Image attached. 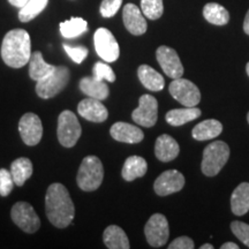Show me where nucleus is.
I'll use <instances>...</instances> for the list:
<instances>
[{
    "instance_id": "58836bf2",
    "label": "nucleus",
    "mask_w": 249,
    "mask_h": 249,
    "mask_svg": "<svg viewBox=\"0 0 249 249\" xmlns=\"http://www.w3.org/2000/svg\"><path fill=\"white\" fill-rule=\"evenodd\" d=\"M220 249H239V246L234 242H225V244L220 246Z\"/></svg>"
},
{
    "instance_id": "79ce46f5",
    "label": "nucleus",
    "mask_w": 249,
    "mask_h": 249,
    "mask_svg": "<svg viewBox=\"0 0 249 249\" xmlns=\"http://www.w3.org/2000/svg\"><path fill=\"white\" fill-rule=\"evenodd\" d=\"M246 71H247V74H248V76H249V62L247 64V66H246Z\"/></svg>"
},
{
    "instance_id": "5701e85b",
    "label": "nucleus",
    "mask_w": 249,
    "mask_h": 249,
    "mask_svg": "<svg viewBox=\"0 0 249 249\" xmlns=\"http://www.w3.org/2000/svg\"><path fill=\"white\" fill-rule=\"evenodd\" d=\"M139 79L148 90L151 91H160L164 88V77L154 68L148 65H141L138 70Z\"/></svg>"
},
{
    "instance_id": "1a4fd4ad",
    "label": "nucleus",
    "mask_w": 249,
    "mask_h": 249,
    "mask_svg": "<svg viewBox=\"0 0 249 249\" xmlns=\"http://www.w3.org/2000/svg\"><path fill=\"white\" fill-rule=\"evenodd\" d=\"M145 238L151 247L160 248L166 244L170 235L169 222L161 213H155L150 217L144 227Z\"/></svg>"
},
{
    "instance_id": "72a5a7b5",
    "label": "nucleus",
    "mask_w": 249,
    "mask_h": 249,
    "mask_svg": "<svg viewBox=\"0 0 249 249\" xmlns=\"http://www.w3.org/2000/svg\"><path fill=\"white\" fill-rule=\"evenodd\" d=\"M231 230H232V232L234 233V235L242 242V244H245L247 247H249V225L248 224L239 222V220H235V222L231 223Z\"/></svg>"
},
{
    "instance_id": "37998d69",
    "label": "nucleus",
    "mask_w": 249,
    "mask_h": 249,
    "mask_svg": "<svg viewBox=\"0 0 249 249\" xmlns=\"http://www.w3.org/2000/svg\"><path fill=\"white\" fill-rule=\"evenodd\" d=\"M247 120H248V123H249V112H248V114H247Z\"/></svg>"
},
{
    "instance_id": "412c9836",
    "label": "nucleus",
    "mask_w": 249,
    "mask_h": 249,
    "mask_svg": "<svg viewBox=\"0 0 249 249\" xmlns=\"http://www.w3.org/2000/svg\"><path fill=\"white\" fill-rule=\"evenodd\" d=\"M80 89L88 97H92L99 101H104L108 97V87L101 80L95 77H85L80 81Z\"/></svg>"
},
{
    "instance_id": "c85d7f7f",
    "label": "nucleus",
    "mask_w": 249,
    "mask_h": 249,
    "mask_svg": "<svg viewBox=\"0 0 249 249\" xmlns=\"http://www.w3.org/2000/svg\"><path fill=\"white\" fill-rule=\"evenodd\" d=\"M88 30V23L82 18H71L60 23V33L65 38H75Z\"/></svg>"
},
{
    "instance_id": "e433bc0d",
    "label": "nucleus",
    "mask_w": 249,
    "mask_h": 249,
    "mask_svg": "<svg viewBox=\"0 0 249 249\" xmlns=\"http://www.w3.org/2000/svg\"><path fill=\"white\" fill-rule=\"evenodd\" d=\"M194 247V241L188 236H180L169 245V249H193Z\"/></svg>"
},
{
    "instance_id": "f704fd0d",
    "label": "nucleus",
    "mask_w": 249,
    "mask_h": 249,
    "mask_svg": "<svg viewBox=\"0 0 249 249\" xmlns=\"http://www.w3.org/2000/svg\"><path fill=\"white\" fill-rule=\"evenodd\" d=\"M64 49L66 51V53L70 55L71 60L76 62V64H82V61L85 60L89 53L88 49L86 46H71L65 44Z\"/></svg>"
},
{
    "instance_id": "dca6fc26",
    "label": "nucleus",
    "mask_w": 249,
    "mask_h": 249,
    "mask_svg": "<svg viewBox=\"0 0 249 249\" xmlns=\"http://www.w3.org/2000/svg\"><path fill=\"white\" fill-rule=\"evenodd\" d=\"M123 20L126 29L132 35L140 36L147 31V21L143 17L142 11L134 4H127L123 11Z\"/></svg>"
},
{
    "instance_id": "2eb2a0df",
    "label": "nucleus",
    "mask_w": 249,
    "mask_h": 249,
    "mask_svg": "<svg viewBox=\"0 0 249 249\" xmlns=\"http://www.w3.org/2000/svg\"><path fill=\"white\" fill-rule=\"evenodd\" d=\"M77 112L81 117L91 123H104L108 117L107 108L103 105L102 101L92 97L82 99L79 103Z\"/></svg>"
},
{
    "instance_id": "393cba45",
    "label": "nucleus",
    "mask_w": 249,
    "mask_h": 249,
    "mask_svg": "<svg viewBox=\"0 0 249 249\" xmlns=\"http://www.w3.org/2000/svg\"><path fill=\"white\" fill-rule=\"evenodd\" d=\"M201 116L200 108L193 107H185V108H174L166 113L165 119L166 123L171 126H181L189 121L197 119Z\"/></svg>"
},
{
    "instance_id": "ddd939ff",
    "label": "nucleus",
    "mask_w": 249,
    "mask_h": 249,
    "mask_svg": "<svg viewBox=\"0 0 249 249\" xmlns=\"http://www.w3.org/2000/svg\"><path fill=\"white\" fill-rule=\"evenodd\" d=\"M156 58L161 70L171 79H179L183 74V66L176 50L169 46H160L156 51Z\"/></svg>"
},
{
    "instance_id": "6ab92c4d",
    "label": "nucleus",
    "mask_w": 249,
    "mask_h": 249,
    "mask_svg": "<svg viewBox=\"0 0 249 249\" xmlns=\"http://www.w3.org/2000/svg\"><path fill=\"white\" fill-rule=\"evenodd\" d=\"M147 171L148 164L144 158L140 157V156H130L124 161L121 176L126 181H133V180L144 176Z\"/></svg>"
},
{
    "instance_id": "7c9ffc66",
    "label": "nucleus",
    "mask_w": 249,
    "mask_h": 249,
    "mask_svg": "<svg viewBox=\"0 0 249 249\" xmlns=\"http://www.w3.org/2000/svg\"><path fill=\"white\" fill-rule=\"evenodd\" d=\"M141 11L149 20H158L164 12L163 0H141Z\"/></svg>"
},
{
    "instance_id": "20e7f679",
    "label": "nucleus",
    "mask_w": 249,
    "mask_h": 249,
    "mask_svg": "<svg viewBox=\"0 0 249 249\" xmlns=\"http://www.w3.org/2000/svg\"><path fill=\"white\" fill-rule=\"evenodd\" d=\"M230 157V148L225 142L214 141L203 151L201 169L207 177H214L222 171Z\"/></svg>"
},
{
    "instance_id": "c9c22d12",
    "label": "nucleus",
    "mask_w": 249,
    "mask_h": 249,
    "mask_svg": "<svg viewBox=\"0 0 249 249\" xmlns=\"http://www.w3.org/2000/svg\"><path fill=\"white\" fill-rule=\"evenodd\" d=\"M123 4V0H103L101 4V14L103 18H112L117 14Z\"/></svg>"
},
{
    "instance_id": "a878e982",
    "label": "nucleus",
    "mask_w": 249,
    "mask_h": 249,
    "mask_svg": "<svg viewBox=\"0 0 249 249\" xmlns=\"http://www.w3.org/2000/svg\"><path fill=\"white\" fill-rule=\"evenodd\" d=\"M55 66L48 64L43 58V54L39 51L34 52L29 60V76L31 80L39 81L48 76Z\"/></svg>"
},
{
    "instance_id": "7ed1b4c3",
    "label": "nucleus",
    "mask_w": 249,
    "mask_h": 249,
    "mask_svg": "<svg viewBox=\"0 0 249 249\" xmlns=\"http://www.w3.org/2000/svg\"><path fill=\"white\" fill-rule=\"evenodd\" d=\"M104 178V169L101 160L96 156H87L77 172V186L85 192H93L99 188Z\"/></svg>"
},
{
    "instance_id": "473e14b6",
    "label": "nucleus",
    "mask_w": 249,
    "mask_h": 249,
    "mask_svg": "<svg viewBox=\"0 0 249 249\" xmlns=\"http://www.w3.org/2000/svg\"><path fill=\"white\" fill-rule=\"evenodd\" d=\"M14 185L15 183L13 177L11 174V171H7L5 169L0 170V195L2 197L8 196L12 193V191H13Z\"/></svg>"
},
{
    "instance_id": "a211bd4d",
    "label": "nucleus",
    "mask_w": 249,
    "mask_h": 249,
    "mask_svg": "<svg viewBox=\"0 0 249 249\" xmlns=\"http://www.w3.org/2000/svg\"><path fill=\"white\" fill-rule=\"evenodd\" d=\"M180 151L178 142L172 136L163 134L155 144V155L160 161H171L178 157Z\"/></svg>"
},
{
    "instance_id": "b1692460",
    "label": "nucleus",
    "mask_w": 249,
    "mask_h": 249,
    "mask_svg": "<svg viewBox=\"0 0 249 249\" xmlns=\"http://www.w3.org/2000/svg\"><path fill=\"white\" fill-rule=\"evenodd\" d=\"M231 208L233 213L242 216L249 211V183L242 182L233 192L231 196Z\"/></svg>"
},
{
    "instance_id": "4be33fe9",
    "label": "nucleus",
    "mask_w": 249,
    "mask_h": 249,
    "mask_svg": "<svg viewBox=\"0 0 249 249\" xmlns=\"http://www.w3.org/2000/svg\"><path fill=\"white\" fill-rule=\"evenodd\" d=\"M103 240L105 246L110 249H128L130 247L126 233L117 225L107 227V230L103 233Z\"/></svg>"
},
{
    "instance_id": "9d476101",
    "label": "nucleus",
    "mask_w": 249,
    "mask_h": 249,
    "mask_svg": "<svg viewBox=\"0 0 249 249\" xmlns=\"http://www.w3.org/2000/svg\"><path fill=\"white\" fill-rule=\"evenodd\" d=\"M11 216L15 225L20 227L26 233H35L40 227L39 217L27 202H18L13 205L11 211Z\"/></svg>"
},
{
    "instance_id": "4c0bfd02",
    "label": "nucleus",
    "mask_w": 249,
    "mask_h": 249,
    "mask_svg": "<svg viewBox=\"0 0 249 249\" xmlns=\"http://www.w3.org/2000/svg\"><path fill=\"white\" fill-rule=\"evenodd\" d=\"M8 1H9V4L13 5L14 7L21 8L22 6L26 5V2L28 1V0H8Z\"/></svg>"
},
{
    "instance_id": "bb28decb",
    "label": "nucleus",
    "mask_w": 249,
    "mask_h": 249,
    "mask_svg": "<svg viewBox=\"0 0 249 249\" xmlns=\"http://www.w3.org/2000/svg\"><path fill=\"white\" fill-rule=\"evenodd\" d=\"M11 174L17 186H23L24 182L33 176V163L26 157L15 160L11 165Z\"/></svg>"
},
{
    "instance_id": "423d86ee",
    "label": "nucleus",
    "mask_w": 249,
    "mask_h": 249,
    "mask_svg": "<svg viewBox=\"0 0 249 249\" xmlns=\"http://www.w3.org/2000/svg\"><path fill=\"white\" fill-rule=\"evenodd\" d=\"M82 128L73 112L70 110L62 111L58 118L57 135L61 145L65 148H71L79 141Z\"/></svg>"
},
{
    "instance_id": "39448f33",
    "label": "nucleus",
    "mask_w": 249,
    "mask_h": 249,
    "mask_svg": "<svg viewBox=\"0 0 249 249\" xmlns=\"http://www.w3.org/2000/svg\"><path fill=\"white\" fill-rule=\"evenodd\" d=\"M71 73L67 67L58 66L55 67L48 76L44 79L37 81L36 92L40 98L49 99L54 97L59 92L64 90L70 81Z\"/></svg>"
},
{
    "instance_id": "4468645a",
    "label": "nucleus",
    "mask_w": 249,
    "mask_h": 249,
    "mask_svg": "<svg viewBox=\"0 0 249 249\" xmlns=\"http://www.w3.org/2000/svg\"><path fill=\"white\" fill-rule=\"evenodd\" d=\"M183 186H185V177L179 171L169 170L165 171L156 179L154 188L157 195L167 196L180 192Z\"/></svg>"
},
{
    "instance_id": "6e6552de",
    "label": "nucleus",
    "mask_w": 249,
    "mask_h": 249,
    "mask_svg": "<svg viewBox=\"0 0 249 249\" xmlns=\"http://www.w3.org/2000/svg\"><path fill=\"white\" fill-rule=\"evenodd\" d=\"M169 91L174 99L186 107H196L201 101V92L194 83L186 79H174L170 85Z\"/></svg>"
},
{
    "instance_id": "aec40b11",
    "label": "nucleus",
    "mask_w": 249,
    "mask_h": 249,
    "mask_svg": "<svg viewBox=\"0 0 249 249\" xmlns=\"http://www.w3.org/2000/svg\"><path fill=\"white\" fill-rule=\"evenodd\" d=\"M223 132V124L218 120L208 119L197 124L193 129V138L197 141H208L220 135Z\"/></svg>"
},
{
    "instance_id": "2f4dec72",
    "label": "nucleus",
    "mask_w": 249,
    "mask_h": 249,
    "mask_svg": "<svg viewBox=\"0 0 249 249\" xmlns=\"http://www.w3.org/2000/svg\"><path fill=\"white\" fill-rule=\"evenodd\" d=\"M92 73L93 77L97 80H107L108 82H114V81H116V74H114L113 70H112L107 64H105V62H96V64L93 65Z\"/></svg>"
},
{
    "instance_id": "f257e3e1",
    "label": "nucleus",
    "mask_w": 249,
    "mask_h": 249,
    "mask_svg": "<svg viewBox=\"0 0 249 249\" xmlns=\"http://www.w3.org/2000/svg\"><path fill=\"white\" fill-rule=\"evenodd\" d=\"M45 209L50 223L58 229L70 226L75 216V208L67 188L61 183H52L45 196Z\"/></svg>"
},
{
    "instance_id": "f03ea898",
    "label": "nucleus",
    "mask_w": 249,
    "mask_h": 249,
    "mask_svg": "<svg viewBox=\"0 0 249 249\" xmlns=\"http://www.w3.org/2000/svg\"><path fill=\"white\" fill-rule=\"evenodd\" d=\"M31 57L30 36L24 29H13L6 34L1 44V58L7 66L21 68Z\"/></svg>"
},
{
    "instance_id": "cd10ccee",
    "label": "nucleus",
    "mask_w": 249,
    "mask_h": 249,
    "mask_svg": "<svg viewBox=\"0 0 249 249\" xmlns=\"http://www.w3.org/2000/svg\"><path fill=\"white\" fill-rule=\"evenodd\" d=\"M203 17L209 23L216 26H225L230 21V14L224 6L217 2H209L204 6Z\"/></svg>"
},
{
    "instance_id": "a19ab883",
    "label": "nucleus",
    "mask_w": 249,
    "mask_h": 249,
    "mask_svg": "<svg viewBox=\"0 0 249 249\" xmlns=\"http://www.w3.org/2000/svg\"><path fill=\"white\" fill-rule=\"evenodd\" d=\"M201 249H213V246L210 245V244H205L203 246H201L200 247Z\"/></svg>"
},
{
    "instance_id": "c756f323",
    "label": "nucleus",
    "mask_w": 249,
    "mask_h": 249,
    "mask_svg": "<svg viewBox=\"0 0 249 249\" xmlns=\"http://www.w3.org/2000/svg\"><path fill=\"white\" fill-rule=\"evenodd\" d=\"M49 0H28L18 12V18L21 22H29L44 11Z\"/></svg>"
},
{
    "instance_id": "ea45409f",
    "label": "nucleus",
    "mask_w": 249,
    "mask_h": 249,
    "mask_svg": "<svg viewBox=\"0 0 249 249\" xmlns=\"http://www.w3.org/2000/svg\"><path fill=\"white\" fill-rule=\"evenodd\" d=\"M244 30L247 35H249V11L247 12V14H246V18L244 21Z\"/></svg>"
},
{
    "instance_id": "f3484780",
    "label": "nucleus",
    "mask_w": 249,
    "mask_h": 249,
    "mask_svg": "<svg viewBox=\"0 0 249 249\" xmlns=\"http://www.w3.org/2000/svg\"><path fill=\"white\" fill-rule=\"evenodd\" d=\"M111 136L116 141L124 143H140L144 138V134L138 126L127 124V123H116L112 124L110 129Z\"/></svg>"
},
{
    "instance_id": "f8f14e48",
    "label": "nucleus",
    "mask_w": 249,
    "mask_h": 249,
    "mask_svg": "<svg viewBox=\"0 0 249 249\" xmlns=\"http://www.w3.org/2000/svg\"><path fill=\"white\" fill-rule=\"evenodd\" d=\"M18 132L27 145L38 144L43 136V124L39 117L35 113L23 114L18 123Z\"/></svg>"
},
{
    "instance_id": "9b49d317",
    "label": "nucleus",
    "mask_w": 249,
    "mask_h": 249,
    "mask_svg": "<svg viewBox=\"0 0 249 249\" xmlns=\"http://www.w3.org/2000/svg\"><path fill=\"white\" fill-rule=\"evenodd\" d=\"M134 123L143 127H152L158 119V102L154 96L143 95L140 98L139 107L133 111Z\"/></svg>"
},
{
    "instance_id": "0eeeda50",
    "label": "nucleus",
    "mask_w": 249,
    "mask_h": 249,
    "mask_svg": "<svg viewBox=\"0 0 249 249\" xmlns=\"http://www.w3.org/2000/svg\"><path fill=\"white\" fill-rule=\"evenodd\" d=\"M93 44L97 54L107 62H114L119 58L120 49L116 37L107 28H98L93 35Z\"/></svg>"
}]
</instances>
